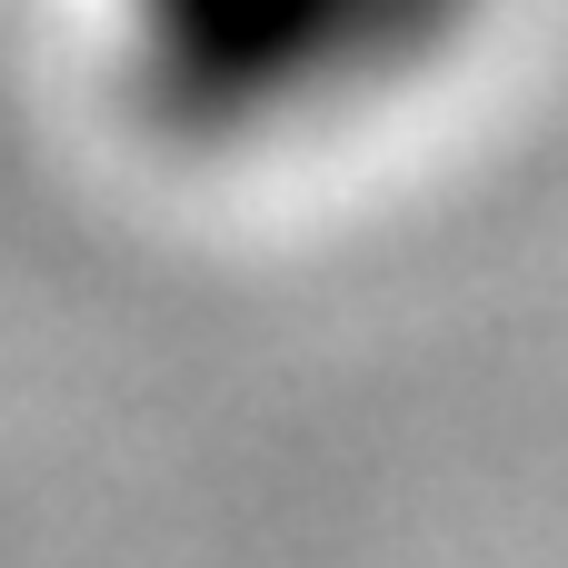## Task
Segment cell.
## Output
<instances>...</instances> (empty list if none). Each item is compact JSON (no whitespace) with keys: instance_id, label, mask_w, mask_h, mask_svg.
<instances>
[{"instance_id":"6da1fadb","label":"cell","mask_w":568,"mask_h":568,"mask_svg":"<svg viewBox=\"0 0 568 568\" xmlns=\"http://www.w3.org/2000/svg\"><path fill=\"white\" fill-rule=\"evenodd\" d=\"M459 10L469 0H130L160 110L210 130L270 120L389 60H419L429 40L459 30Z\"/></svg>"}]
</instances>
